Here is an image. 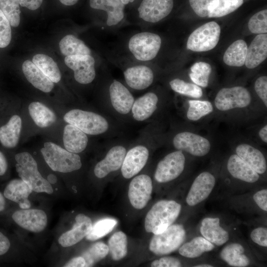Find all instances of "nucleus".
<instances>
[{
  "instance_id": "nucleus-55",
  "label": "nucleus",
  "mask_w": 267,
  "mask_h": 267,
  "mask_svg": "<svg viewBox=\"0 0 267 267\" xmlns=\"http://www.w3.org/2000/svg\"><path fill=\"white\" fill-rule=\"evenodd\" d=\"M63 267H86V261L82 256L75 257L68 261Z\"/></svg>"
},
{
  "instance_id": "nucleus-40",
  "label": "nucleus",
  "mask_w": 267,
  "mask_h": 267,
  "mask_svg": "<svg viewBox=\"0 0 267 267\" xmlns=\"http://www.w3.org/2000/svg\"><path fill=\"white\" fill-rule=\"evenodd\" d=\"M212 68L204 62L194 63L190 68L189 76L193 83L199 87L205 88L208 86Z\"/></svg>"
},
{
  "instance_id": "nucleus-31",
  "label": "nucleus",
  "mask_w": 267,
  "mask_h": 267,
  "mask_svg": "<svg viewBox=\"0 0 267 267\" xmlns=\"http://www.w3.org/2000/svg\"><path fill=\"white\" fill-rule=\"evenodd\" d=\"M220 256L223 261L231 267H245L250 264V260L245 253V249L238 242H232L225 246Z\"/></svg>"
},
{
  "instance_id": "nucleus-21",
  "label": "nucleus",
  "mask_w": 267,
  "mask_h": 267,
  "mask_svg": "<svg viewBox=\"0 0 267 267\" xmlns=\"http://www.w3.org/2000/svg\"><path fill=\"white\" fill-rule=\"evenodd\" d=\"M92 225V222L89 217L84 214L77 215L72 228L63 233L59 236L58 239L59 244L65 248L75 245L87 236Z\"/></svg>"
},
{
  "instance_id": "nucleus-52",
  "label": "nucleus",
  "mask_w": 267,
  "mask_h": 267,
  "mask_svg": "<svg viewBox=\"0 0 267 267\" xmlns=\"http://www.w3.org/2000/svg\"><path fill=\"white\" fill-rule=\"evenodd\" d=\"M253 199L256 204L261 210L267 211V190L263 189L257 191Z\"/></svg>"
},
{
  "instance_id": "nucleus-10",
  "label": "nucleus",
  "mask_w": 267,
  "mask_h": 267,
  "mask_svg": "<svg viewBox=\"0 0 267 267\" xmlns=\"http://www.w3.org/2000/svg\"><path fill=\"white\" fill-rule=\"evenodd\" d=\"M220 34L221 28L218 23L214 21L206 23L190 34L187 48L196 52L210 50L218 44Z\"/></svg>"
},
{
  "instance_id": "nucleus-50",
  "label": "nucleus",
  "mask_w": 267,
  "mask_h": 267,
  "mask_svg": "<svg viewBox=\"0 0 267 267\" xmlns=\"http://www.w3.org/2000/svg\"><path fill=\"white\" fill-rule=\"evenodd\" d=\"M152 267H179L182 266L180 261L173 257H164L153 261L151 264Z\"/></svg>"
},
{
  "instance_id": "nucleus-24",
  "label": "nucleus",
  "mask_w": 267,
  "mask_h": 267,
  "mask_svg": "<svg viewBox=\"0 0 267 267\" xmlns=\"http://www.w3.org/2000/svg\"><path fill=\"white\" fill-rule=\"evenodd\" d=\"M226 168L227 172L233 178L247 183H253L260 178L259 175L235 153L227 158Z\"/></svg>"
},
{
  "instance_id": "nucleus-27",
  "label": "nucleus",
  "mask_w": 267,
  "mask_h": 267,
  "mask_svg": "<svg viewBox=\"0 0 267 267\" xmlns=\"http://www.w3.org/2000/svg\"><path fill=\"white\" fill-rule=\"evenodd\" d=\"M89 5L93 9L103 10L107 14L106 25H118L125 17V5L120 0H89Z\"/></svg>"
},
{
  "instance_id": "nucleus-13",
  "label": "nucleus",
  "mask_w": 267,
  "mask_h": 267,
  "mask_svg": "<svg viewBox=\"0 0 267 267\" xmlns=\"http://www.w3.org/2000/svg\"><path fill=\"white\" fill-rule=\"evenodd\" d=\"M11 219L20 227L34 233L42 232L47 224L46 213L38 209H21L15 211L11 214Z\"/></svg>"
},
{
  "instance_id": "nucleus-59",
  "label": "nucleus",
  "mask_w": 267,
  "mask_h": 267,
  "mask_svg": "<svg viewBox=\"0 0 267 267\" xmlns=\"http://www.w3.org/2000/svg\"><path fill=\"white\" fill-rule=\"evenodd\" d=\"M194 267H213V266L210 264H198Z\"/></svg>"
},
{
  "instance_id": "nucleus-37",
  "label": "nucleus",
  "mask_w": 267,
  "mask_h": 267,
  "mask_svg": "<svg viewBox=\"0 0 267 267\" xmlns=\"http://www.w3.org/2000/svg\"><path fill=\"white\" fill-rule=\"evenodd\" d=\"M32 61L54 83L60 81V70L57 63L50 56L43 53H38L33 57Z\"/></svg>"
},
{
  "instance_id": "nucleus-35",
  "label": "nucleus",
  "mask_w": 267,
  "mask_h": 267,
  "mask_svg": "<svg viewBox=\"0 0 267 267\" xmlns=\"http://www.w3.org/2000/svg\"><path fill=\"white\" fill-rule=\"evenodd\" d=\"M59 50L65 56L91 55V49L81 39L73 34H68L59 42Z\"/></svg>"
},
{
  "instance_id": "nucleus-30",
  "label": "nucleus",
  "mask_w": 267,
  "mask_h": 267,
  "mask_svg": "<svg viewBox=\"0 0 267 267\" xmlns=\"http://www.w3.org/2000/svg\"><path fill=\"white\" fill-rule=\"evenodd\" d=\"M267 56V35L258 34L247 48L244 64L249 69L255 68L262 63Z\"/></svg>"
},
{
  "instance_id": "nucleus-38",
  "label": "nucleus",
  "mask_w": 267,
  "mask_h": 267,
  "mask_svg": "<svg viewBox=\"0 0 267 267\" xmlns=\"http://www.w3.org/2000/svg\"><path fill=\"white\" fill-rule=\"evenodd\" d=\"M127 245V237L123 232H117L111 236L108 247L113 260L119 261L126 257L128 252Z\"/></svg>"
},
{
  "instance_id": "nucleus-54",
  "label": "nucleus",
  "mask_w": 267,
  "mask_h": 267,
  "mask_svg": "<svg viewBox=\"0 0 267 267\" xmlns=\"http://www.w3.org/2000/svg\"><path fill=\"white\" fill-rule=\"evenodd\" d=\"M20 5L27 8L35 10L41 5L43 0H17Z\"/></svg>"
},
{
  "instance_id": "nucleus-32",
  "label": "nucleus",
  "mask_w": 267,
  "mask_h": 267,
  "mask_svg": "<svg viewBox=\"0 0 267 267\" xmlns=\"http://www.w3.org/2000/svg\"><path fill=\"white\" fill-rule=\"evenodd\" d=\"M28 111L35 124L41 128L51 126L57 120L55 113L39 101L31 102L28 106Z\"/></svg>"
},
{
  "instance_id": "nucleus-6",
  "label": "nucleus",
  "mask_w": 267,
  "mask_h": 267,
  "mask_svg": "<svg viewBox=\"0 0 267 267\" xmlns=\"http://www.w3.org/2000/svg\"><path fill=\"white\" fill-rule=\"evenodd\" d=\"M63 119L67 124L74 125L87 134L99 135L106 132L109 124L103 116L96 113L79 109L66 112Z\"/></svg>"
},
{
  "instance_id": "nucleus-56",
  "label": "nucleus",
  "mask_w": 267,
  "mask_h": 267,
  "mask_svg": "<svg viewBox=\"0 0 267 267\" xmlns=\"http://www.w3.org/2000/svg\"><path fill=\"white\" fill-rule=\"evenodd\" d=\"M258 136L260 140L264 144L267 143V124L261 127L258 132Z\"/></svg>"
},
{
  "instance_id": "nucleus-16",
  "label": "nucleus",
  "mask_w": 267,
  "mask_h": 267,
  "mask_svg": "<svg viewBox=\"0 0 267 267\" xmlns=\"http://www.w3.org/2000/svg\"><path fill=\"white\" fill-rule=\"evenodd\" d=\"M149 156V150L144 145H137L126 152L121 171L127 179L138 174L145 166Z\"/></svg>"
},
{
  "instance_id": "nucleus-20",
  "label": "nucleus",
  "mask_w": 267,
  "mask_h": 267,
  "mask_svg": "<svg viewBox=\"0 0 267 267\" xmlns=\"http://www.w3.org/2000/svg\"><path fill=\"white\" fill-rule=\"evenodd\" d=\"M126 152V148L121 145L111 147L105 157L95 166L93 172L96 177L104 178L110 173L120 169Z\"/></svg>"
},
{
  "instance_id": "nucleus-44",
  "label": "nucleus",
  "mask_w": 267,
  "mask_h": 267,
  "mask_svg": "<svg viewBox=\"0 0 267 267\" xmlns=\"http://www.w3.org/2000/svg\"><path fill=\"white\" fill-rule=\"evenodd\" d=\"M243 0H218V4L209 14V17H220L226 15L238 8Z\"/></svg>"
},
{
  "instance_id": "nucleus-2",
  "label": "nucleus",
  "mask_w": 267,
  "mask_h": 267,
  "mask_svg": "<svg viewBox=\"0 0 267 267\" xmlns=\"http://www.w3.org/2000/svg\"><path fill=\"white\" fill-rule=\"evenodd\" d=\"M14 159L19 177L30 186L33 191L49 194L53 192L51 184L42 176L36 161L30 153H17Z\"/></svg>"
},
{
  "instance_id": "nucleus-39",
  "label": "nucleus",
  "mask_w": 267,
  "mask_h": 267,
  "mask_svg": "<svg viewBox=\"0 0 267 267\" xmlns=\"http://www.w3.org/2000/svg\"><path fill=\"white\" fill-rule=\"evenodd\" d=\"M171 89L175 92L191 98L198 99L203 96L202 88L194 83L175 78L169 82Z\"/></svg>"
},
{
  "instance_id": "nucleus-8",
  "label": "nucleus",
  "mask_w": 267,
  "mask_h": 267,
  "mask_svg": "<svg viewBox=\"0 0 267 267\" xmlns=\"http://www.w3.org/2000/svg\"><path fill=\"white\" fill-rule=\"evenodd\" d=\"M185 238L186 231L182 224H172L162 233L153 235L149 249L156 255L169 254L178 249Z\"/></svg>"
},
{
  "instance_id": "nucleus-1",
  "label": "nucleus",
  "mask_w": 267,
  "mask_h": 267,
  "mask_svg": "<svg viewBox=\"0 0 267 267\" xmlns=\"http://www.w3.org/2000/svg\"><path fill=\"white\" fill-rule=\"evenodd\" d=\"M181 206L173 200H161L155 203L147 212L144 221L146 232L159 234L173 224L181 212Z\"/></svg>"
},
{
  "instance_id": "nucleus-53",
  "label": "nucleus",
  "mask_w": 267,
  "mask_h": 267,
  "mask_svg": "<svg viewBox=\"0 0 267 267\" xmlns=\"http://www.w3.org/2000/svg\"><path fill=\"white\" fill-rule=\"evenodd\" d=\"M9 163L7 156L0 149V178L5 177L8 172Z\"/></svg>"
},
{
  "instance_id": "nucleus-19",
  "label": "nucleus",
  "mask_w": 267,
  "mask_h": 267,
  "mask_svg": "<svg viewBox=\"0 0 267 267\" xmlns=\"http://www.w3.org/2000/svg\"><path fill=\"white\" fill-rule=\"evenodd\" d=\"M123 74L127 85L134 90L147 89L153 84L154 80L152 69L144 64L129 66L124 70Z\"/></svg>"
},
{
  "instance_id": "nucleus-14",
  "label": "nucleus",
  "mask_w": 267,
  "mask_h": 267,
  "mask_svg": "<svg viewBox=\"0 0 267 267\" xmlns=\"http://www.w3.org/2000/svg\"><path fill=\"white\" fill-rule=\"evenodd\" d=\"M216 184L214 175L209 171H203L193 181L185 198L186 204L195 206L205 200L210 195Z\"/></svg>"
},
{
  "instance_id": "nucleus-9",
  "label": "nucleus",
  "mask_w": 267,
  "mask_h": 267,
  "mask_svg": "<svg viewBox=\"0 0 267 267\" xmlns=\"http://www.w3.org/2000/svg\"><path fill=\"white\" fill-rule=\"evenodd\" d=\"M185 153L175 150L165 155L157 164L154 178L159 183H166L179 177L186 166Z\"/></svg>"
},
{
  "instance_id": "nucleus-23",
  "label": "nucleus",
  "mask_w": 267,
  "mask_h": 267,
  "mask_svg": "<svg viewBox=\"0 0 267 267\" xmlns=\"http://www.w3.org/2000/svg\"><path fill=\"white\" fill-rule=\"evenodd\" d=\"M33 191L30 186L21 178H14L9 181L5 186L3 194L8 201L18 205L20 209L31 207L29 197Z\"/></svg>"
},
{
  "instance_id": "nucleus-33",
  "label": "nucleus",
  "mask_w": 267,
  "mask_h": 267,
  "mask_svg": "<svg viewBox=\"0 0 267 267\" xmlns=\"http://www.w3.org/2000/svg\"><path fill=\"white\" fill-rule=\"evenodd\" d=\"M215 249V245L203 236H196L181 245L178 248L179 254L185 258L194 259Z\"/></svg>"
},
{
  "instance_id": "nucleus-57",
  "label": "nucleus",
  "mask_w": 267,
  "mask_h": 267,
  "mask_svg": "<svg viewBox=\"0 0 267 267\" xmlns=\"http://www.w3.org/2000/svg\"><path fill=\"white\" fill-rule=\"evenodd\" d=\"M7 201L4 197L3 193L0 191V213L4 212L6 210Z\"/></svg>"
},
{
  "instance_id": "nucleus-58",
  "label": "nucleus",
  "mask_w": 267,
  "mask_h": 267,
  "mask_svg": "<svg viewBox=\"0 0 267 267\" xmlns=\"http://www.w3.org/2000/svg\"><path fill=\"white\" fill-rule=\"evenodd\" d=\"M79 0H59L65 5L71 6L75 4Z\"/></svg>"
},
{
  "instance_id": "nucleus-22",
  "label": "nucleus",
  "mask_w": 267,
  "mask_h": 267,
  "mask_svg": "<svg viewBox=\"0 0 267 267\" xmlns=\"http://www.w3.org/2000/svg\"><path fill=\"white\" fill-rule=\"evenodd\" d=\"M109 93L111 105L117 112L126 115L131 111L134 97L121 82L113 80L109 86Z\"/></svg>"
},
{
  "instance_id": "nucleus-60",
  "label": "nucleus",
  "mask_w": 267,
  "mask_h": 267,
  "mask_svg": "<svg viewBox=\"0 0 267 267\" xmlns=\"http://www.w3.org/2000/svg\"><path fill=\"white\" fill-rule=\"evenodd\" d=\"M135 0H120V1L124 4L125 5L129 4V3L133 2Z\"/></svg>"
},
{
  "instance_id": "nucleus-12",
  "label": "nucleus",
  "mask_w": 267,
  "mask_h": 267,
  "mask_svg": "<svg viewBox=\"0 0 267 267\" xmlns=\"http://www.w3.org/2000/svg\"><path fill=\"white\" fill-rule=\"evenodd\" d=\"M173 7V0H142L137 9V17L143 24L157 23L168 16Z\"/></svg>"
},
{
  "instance_id": "nucleus-36",
  "label": "nucleus",
  "mask_w": 267,
  "mask_h": 267,
  "mask_svg": "<svg viewBox=\"0 0 267 267\" xmlns=\"http://www.w3.org/2000/svg\"><path fill=\"white\" fill-rule=\"evenodd\" d=\"M248 46L246 42L238 40L233 42L224 52L223 60L227 65L241 67L244 65Z\"/></svg>"
},
{
  "instance_id": "nucleus-41",
  "label": "nucleus",
  "mask_w": 267,
  "mask_h": 267,
  "mask_svg": "<svg viewBox=\"0 0 267 267\" xmlns=\"http://www.w3.org/2000/svg\"><path fill=\"white\" fill-rule=\"evenodd\" d=\"M109 253L108 245L101 242L92 245L83 254L86 261V267H91L104 259Z\"/></svg>"
},
{
  "instance_id": "nucleus-51",
  "label": "nucleus",
  "mask_w": 267,
  "mask_h": 267,
  "mask_svg": "<svg viewBox=\"0 0 267 267\" xmlns=\"http://www.w3.org/2000/svg\"><path fill=\"white\" fill-rule=\"evenodd\" d=\"M12 242L10 238L0 230V259L6 258L10 253Z\"/></svg>"
},
{
  "instance_id": "nucleus-42",
  "label": "nucleus",
  "mask_w": 267,
  "mask_h": 267,
  "mask_svg": "<svg viewBox=\"0 0 267 267\" xmlns=\"http://www.w3.org/2000/svg\"><path fill=\"white\" fill-rule=\"evenodd\" d=\"M0 9L8 20L11 27L19 26L21 11L17 0H0Z\"/></svg>"
},
{
  "instance_id": "nucleus-34",
  "label": "nucleus",
  "mask_w": 267,
  "mask_h": 267,
  "mask_svg": "<svg viewBox=\"0 0 267 267\" xmlns=\"http://www.w3.org/2000/svg\"><path fill=\"white\" fill-rule=\"evenodd\" d=\"M187 103L186 117L192 122L200 121L213 113L215 110L213 103L207 100L188 99Z\"/></svg>"
},
{
  "instance_id": "nucleus-25",
  "label": "nucleus",
  "mask_w": 267,
  "mask_h": 267,
  "mask_svg": "<svg viewBox=\"0 0 267 267\" xmlns=\"http://www.w3.org/2000/svg\"><path fill=\"white\" fill-rule=\"evenodd\" d=\"M202 236L214 245L220 246L229 239V232L221 225L219 218L206 217L200 226Z\"/></svg>"
},
{
  "instance_id": "nucleus-47",
  "label": "nucleus",
  "mask_w": 267,
  "mask_h": 267,
  "mask_svg": "<svg viewBox=\"0 0 267 267\" xmlns=\"http://www.w3.org/2000/svg\"><path fill=\"white\" fill-rule=\"evenodd\" d=\"M11 40V26L7 18L0 9V49H4L8 46Z\"/></svg>"
},
{
  "instance_id": "nucleus-7",
  "label": "nucleus",
  "mask_w": 267,
  "mask_h": 267,
  "mask_svg": "<svg viewBox=\"0 0 267 267\" xmlns=\"http://www.w3.org/2000/svg\"><path fill=\"white\" fill-rule=\"evenodd\" d=\"M172 143L176 150L195 157L207 156L212 149L211 140L207 137L190 131H182L173 137Z\"/></svg>"
},
{
  "instance_id": "nucleus-15",
  "label": "nucleus",
  "mask_w": 267,
  "mask_h": 267,
  "mask_svg": "<svg viewBox=\"0 0 267 267\" xmlns=\"http://www.w3.org/2000/svg\"><path fill=\"white\" fill-rule=\"evenodd\" d=\"M152 190V181L149 176H135L129 186L128 197L131 205L136 209L144 208L151 199Z\"/></svg>"
},
{
  "instance_id": "nucleus-48",
  "label": "nucleus",
  "mask_w": 267,
  "mask_h": 267,
  "mask_svg": "<svg viewBox=\"0 0 267 267\" xmlns=\"http://www.w3.org/2000/svg\"><path fill=\"white\" fill-rule=\"evenodd\" d=\"M254 89L263 105L267 107V77L262 76L257 79L254 84Z\"/></svg>"
},
{
  "instance_id": "nucleus-4",
  "label": "nucleus",
  "mask_w": 267,
  "mask_h": 267,
  "mask_svg": "<svg viewBox=\"0 0 267 267\" xmlns=\"http://www.w3.org/2000/svg\"><path fill=\"white\" fill-rule=\"evenodd\" d=\"M162 44L158 34L142 31L133 34L128 41L127 48L131 55L136 60L148 62L157 55Z\"/></svg>"
},
{
  "instance_id": "nucleus-5",
  "label": "nucleus",
  "mask_w": 267,
  "mask_h": 267,
  "mask_svg": "<svg viewBox=\"0 0 267 267\" xmlns=\"http://www.w3.org/2000/svg\"><path fill=\"white\" fill-rule=\"evenodd\" d=\"M249 91L242 86L221 89L216 94L213 105L215 110L222 113L242 111L251 106Z\"/></svg>"
},
{
  "instance_id": "nucleus-49",
  "label": "nucleus",
  "mask_w": 267,
  "mask_h": 267,
  "mask_svg": "<svg viewBox=\"0 0 267 267\" xmlns=\"http://www.w3.org/2000/svg\"><path fill=\"white\" fill-rule=\"evenodd\" d=\"M250 238L256 244L267 247V229L265 227L259 226L254 228L250 233Z\"/></svg>"
},
{
  "instance_id": "nucleus-17",
  "label": "nucleus",
  "mask_w": 267,
  "mask_h": 267,
  "mask_svg": "<svg viewBox=\"0 0 267 267\" xmlns=\"http://www.w3.org/2000/svg\"><path fill=\"white\" fill-rule=\"evenodd\" d=\"M235 153L259 175L267 170L266 157L261 149L249 141H241L234 145Z\"/></svg>"
},
{
  "instance_id": "nucleus-26",
  "label": "nucleus",
  "mask_w": 267,
  "mask_h": 267,
  "mask_svg": "<svg viewBox=\"0 0 267 267\" xmlns=\"http://www.w3.org/2000/svg\"><path fill=\"white\" fill-rule=\"evenodd\" d=\"M159 102V97L156 93H145L134 100L131 109L133 118L138 122L149 119L157 110Z\"/></svg>"
},
{
  "instance_id": "nucleus-11",
  "label": "nucleus",
  "mask_w": 267,
  "mask_h": 267,
  "mask_svg": "<svg viewBox=\"0 0 267 267\" xmlns=\"http://www.w3.org/2000/svg\"><path fill=\"white\" fill-rule=\"evenodd\" d=\"M64 63L73 71L75 80L80 84H89L96 77L95 61L91 55L65 56Z\"/></svg>"
},
{
  "instance_id": "nucleus-18",
  "label": "nucleus",
  "mask_w": 267,
  "mask_h": 267,
  "mask_svg": "<svg viewBox=\"0 0 267 267\" xmlns=\"http://www.w3.org/2000/svg\"><path fill=\"white\" fill-rule=\"evenodd\" d=\"M4 117L0 121V145L5 149L10 150L19 143L22 121L19 115L14 113Z\"/></svg>"
},
{
  "instance_id": "nucleus-46",
  "label": "nucleus",
  "mask_w": 267,
  "mask_h": 267,
  "mask_svg": "<svg viewBox=\"0 0 267 267\" xmlns=\"http://www.w3.org/2000/svg\"><path fill=\"white\" fill-rule=\"evenodd\" d=\"M218 0H189L190 5L195 13L200 17H208L216 7Z\"/></svg>"
},
{
  "instance_id": "nucleus-28",
  "label": "nucleus",
  "mask_w": 267,
  "mask_h": 267,
  "mask_svg": "<svg viewBox=\"0 0 267 267\" xmlns=\"http://www.w3.org/2000/svg\"><path fill=\"white\" fill-rule=\"evenodd\" d=\"M22 70L27 80L37 89L45 93H49L53 89L54 83L32 61H24Z\"/></svg>"
},
{
  "instance_id": "nucleus-3",
  "label": "nucleus",
  "mask_w": 267,
  "mask_h": 267,
  "mask_svg": "<svg viewBox=\"0 0 267 267\" xmlns=\"http://www.w3.org/2000/svg\"><path fill=\"white\" fill-rule=\"evenodd\" d=\"M43 157L53 171L62 173H71L79 170L82 166L81 157L59 145L47 141L41 149Z\"/></svg>"
},
{
  "instance_id": "nucleus-29",
  "label": "nucleus",
  "mask_w": 267,
  "mask_h": 267,
  "mask_svg": "<svg viewBox=\"0 0 267 267\" xmlns=\"http://www.w3.org/2000/svg\"><path fill=\"white\" fill-rule=\"evenodd\" d=\"M63 142L65 149L78 154L86 149L89 139L84 132L74 125L67 124L63 130Z\"/></svg>"
},
{
  "instance_id": "nucleus-45",
  "label": "nucleus",
  "mask_w": 267,
  "mask_h": 267,
  "mask_svg": "<svg viewBox=\"0 0 267 267\" xmlns=\"http://www.w3.org/2000/svg\"><path fill=\"white\" fill-rule=\"evenodd\" d=\"M248 28L254 34H266L267 32V10L264 9L255 13L250 19Z\"/></svg>"
},
{
  "instance_id": "nucleus-43",
  "label": "nucleus",
  "mask_w": 267,
  "mask_h": 267,
  "mask_svg": "<svg viewBox=\"0 0 267 267\" xmlns=\"http://www.w3.org/2000/svg\"><path fill=\"white\" fill-rule=\"evenodd\" d=\"M117 223V221L114 219L101 220L92 225L90 231L86 237L90 241L96 240L110 232Z\"/></svg>"
}]
</instances>
